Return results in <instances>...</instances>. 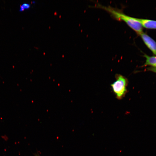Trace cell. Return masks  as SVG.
Segmentation results:
<instances>
[{
	"instance_id": "obj_1",
	"label": "cell",
	"mask_w": 156,
	"mask_h": 156,
	"mask_svg": "<svg viewBox=\"0 0 156 156\" xmlns=\"http://www.w3.org/2000/svg\"><path fill=\"white\" fill-rule=\"evenodd\" d=\"M100 7L108 12L116 19L125 22L130 27L139 35L143 32V27L138 18L128 16L122 12L110 7L101 6Z\"/></svg>"
},
{
	"instance_id": "obj_2",
	"label": "cell",
	"mask_w": 156,
	"mask_h": 156,
	"mask_svg": "<svg viewBox=\"0 0 156 156\" xmlns=\"http://www.w3.org/2000/svg\"><path fill=\"white\" fill-rule=\"evenodd\" d=\"M116 81L111 84L113 91L118 99L124 98L127 92L128 79L125 77L120 74H116Z\"/></svg>"
},
{
	"instance_id": "obj_3",
	"label": "cell",
	"mask_w": 156,
	"mask_h": 156,
	"mask_svg": "<svg viewBox=\"0 0 156 156\" xmlns=\"http://www.w3.org/2000/svg\"><path fill=\"white\" fill-rule=\"evenodd\" d=\"M140 35L146 46L156 55V42L147 34L143 32Z\"/></svg>"
},
{
	"instance_id": "obj_4",
	"label": "cell",
	"mask_w": 156,
	"mask_h": 156,
	"mask_svg": "<svg viewBox=\"0 0 156 156\" xmlns=\"http://www.w3.org/2000/svg\"><path fill=\"white\" fill-rule=\"evenodd\" d=\"M142 27L149 29H156V21L138 18Z\"/></svg>"
},
{
	"instance_id": "obj_5",
	"label": "cell",
	"mask_w": 156,
	"mask_h": 156,
	"mask_svg": "<svg viewBox=\"0 0 156 156\" xmlns=\"http://www.w3.org/2000/svg\"><path fill=\"white\" fill-rule=\"evenodd\" d=\"M144 56L146 60L145 62L142 66V67L149 66L151 67H156V55L149 56L145 54Z\"/></svg>"
},
{
	"instance_id": "obj_6",
	"label": "cell",
	"mask_w": 156,
	"mask_h": 156,
	"mask_svg": "<svg viewBox=\"0 0 156 156\" xmlns=\"http://www.w3.org/2000/svg\"><path fill=\"white\" fill-rule=\"evenodd\" d=\"M31 6L30 4L27 3H24L20 5L19 11L23 12L25 10L29 9Z\"/></svg>"
},
{
	"instance_id": "obj_7",
	"label": "cell",
	"mask_w": 156,
	"mask_h": 156,
	"mask_svg": "<svg viewBox=\"0 0 156 156\" xmlns=\"http://www.w3.org/2000/svg\"><path fill=\"white\" fill-rule=\"evenodd\" d=\"M147 70L151 71L156 73V67H150L148 68Z\"/></svg>"
},
{
	"instance_id": "obj_8",
	"label": "cell",
	"mask_w": 156,
	"mask_h": 156,
	"mask_svg": "<svg viewBox=\"0 0 156 156\" xmlns=\"http://www.w3.org/2000/svg\"><path fill=\"white\" fill-rule=\"evenodd\" d=\"M32 2V3H35V1H33Z\"/></svg>"
}]
</instances>
